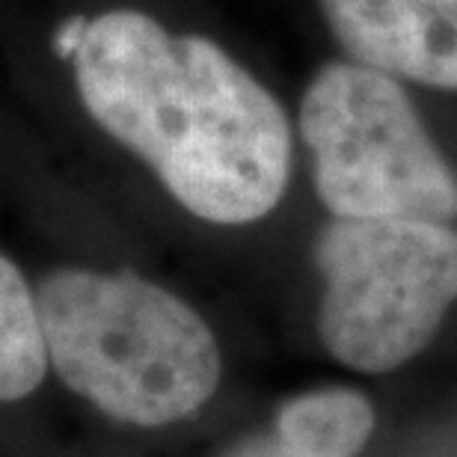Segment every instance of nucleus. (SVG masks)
I'll return each mask as SVG.
<instances>
[{
    "label": "nucleus",
    "instance_id": "obj_1",
    "mask_svg": "<svg viewBox=\"0 0 457 457\" xmlns=\"http://www.w3.org/2000/svg\"><path fill=\"white\" fill-rule=\"evenodd\" d=\"M71 66L89 116L190 214L244 226L279 205L291 172L286 111L217 42L111 9L89 18Z\"/></svg>",
    "mask_w": 457,
    "mask_h": 457
},
{
    "label": "nucleus",
    "instance_id": "obj_2",
    "mask_svg": "<svg viewBox=\"0 0 457 457\" xmlns=\"http://www.w3.org/2000/svg\"><path fill=\"white\" fill-rule=\"evenodd\" d=\"M36 306L60 380L119 422H181L220 383L212 327L149 279L62 268L39 282Z\"/></svg>",
    "mask_w": 457,
    "mask_h": 457
},
{
    "label": "nucleus",
    "instance_id": "obj_3",
    "mask_svg": "<svg viewBox=\"0 0 457 457\" xmlns=\"http://www.w3.org/2000/svg\"><path fill=\"white\" fill-rule=\"evenodd\" d=\"M321 203L336 217H457V172L404 87L360 62H327L300 102Z\"/></svg>",
    "mask_w": 457,
    "mask_h": 457
},
{
    "label": "nucleus",
    "instance_id": "obj_4",
    "mask_svg": "<svg viewBox=\"0 0 457 457\" xmlns=\"http://www.w3.org/2000/svg\"><path fill=\"white\" fill-rule=\"evenodd\" d=\"M318 330L347 369L383 374L422 351L457 300V228L401 217H336L315 244Z\"/></svg>",
    "mask_w": 457,
    "mask_h": 457
},
{
    "label": "nucleus",
    "instance_id": "obj_5",
    "mask_svg": "<svg viewBox=\"0 0 457 457\" xmlns=\"http://www.w3.org/2000/svg\"><path fill=\"white\" fill-rule=\"evenodd\" d=\"M351 62L457 93V0H318Z\"/></svg>",
    "mask_w": 457,
    "mask_h": 457
},
{
    "label": "nucleus",
    "instance_id": "obj_6",
    "mask_svg": "<svg viewBox=\"0 0 457 457\" xmlns=\"http://www.w3.org/2000/svg\"><path fill=\"white\" fill-rule=\"evenodd\" d=\"M374 410L360 392L321 389L291 398L270 434L228 457H356L369 443Z\"/></svg>",
    "mask_w": 457,
    "mask_h": 457
},
{
    "label": "nucleus",
    "instance_id": "obj_7",
    "mask_svg": "<svg viewBox=\"0 0 457 457\" xmlns=\"http://www.w3.org/2000/svg\"><path fill=\"white\" fill-rule=\"evenodd\" d=\"M48 369V347L36 291L21 270L0 255V401H21L39 386Z\"/></svg>",
    "mask_w": 457,
    "mask_h": 457
},
{
    "label": "nucleus",
    "instance_id": "obj_8",
    "mask_svg": "<svg viewBox=\"0 0 457 457\" xmlns=\"http://www.w3.org/2000/svg\"><path fill=\"white\" fill-rule=\"evenodd\" d=\"M87 18H69L66 24L60 27L57 36H54V51L60 54L62 60H71L75 57V51H78V45L80 39H84V33H87Z\"/></svg>",
    "mask_w": 457,
    "mask_h": 457
}]
</instances>
